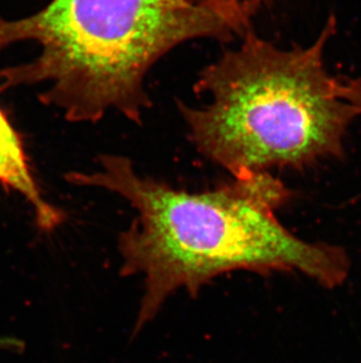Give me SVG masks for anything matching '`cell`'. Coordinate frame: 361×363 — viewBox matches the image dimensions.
I'll list each match as a JSON object with an SVG mask.
<instances>
[{"mask_svg":"<svg viewBox=\"0 0 361 363\" xmlns=\"http://www.w3.org/2000/svg\"><path fill=\"white\" fill-rule=\"evenodd\" d=\"M74 185L127 200L137 218L120 235L121 273L144 280L137 330L180 289L196 294L231 272H299L323 287L343 284L350 259L341 247L311 243L277 218L292 192L270 172H253L212 191L188 193L142 177L130 159L100 157L96 172L67 175Z\"/></svg>","mask_w":361,"mask_h":363,"instance_id":"1","label":"cell"},{"mask_svg":"<svg viewBox=\"0 0 361 363\" xmlns=\"http://www.w3.org/2000/svg\"><path fill=\"white\" fill-rule=\"evenodd\" d=\"M237 30L187 0H51L30 17H0V53L21 43L40 48L31 62L0 71V92L42 86L40 100L72 123L115 111L142 123L151 106L149 69L193 39L230 41Z\"/></svg>","mask_w":361,"mask_h":363,"instance_id":"2","label":"cell"},{"mask_svg":"<svg viewBox=\"0 0 361 363\" xmlns=\"http://www.w3.org/2000/svg\"><path fill=\"white\" fill-rule=\"evenodd\" d=\"M336 28L330 18L314 44L289 51L249 30L237 50L207 66L195 91L209 103H178L197 151L232 177L343 157L359 113L325 69Z\"/></svg>","mask_w":361,"mask_h":363,"instance_id":"3","label":"cell"},{"mask_svg":"<svg viewBox=\"0 0 361 363\" xmlns=\"http://www.w3.org/2000/svg\"><path fill=\"white\" fill-rule=\"evenodd\" d=\"M0 185L13 189L31 205L41 230L52 232L65 219V214L46 201L28 164L21 138L0 110Z\"/></svg>","mask_w":361,"mask_h":363,"instance_id":"4","label":"cell"},{"mask_svg":"<svg viewBox=\"0 0 361 363\" xmlns=\"http://www.w3.org/2000/svg\"><path fill=\"white\" fill-rule=\"evenodd\" d=\"M195 6L203 7L224 18L239 35L249 31L250 21L262 7L273 0H187Z\"/></svg>","mask_w":361,"mask_h":363,"instance_id":"5","label":"cell"},{"mask_svg":"<svg viewBox=\"0 0 361 363\" xmlns=\"http://www.w3.org/2000/svg\"><path fill=\"white\" fill-rule=\"evenodd\" d=\"M23 347H24L23 340L14 336H0V352L21 353Z\"/></svg>","mask_w":361,"mask_h":363,"instance_id":"6","label":"cell"}]
</instances>
